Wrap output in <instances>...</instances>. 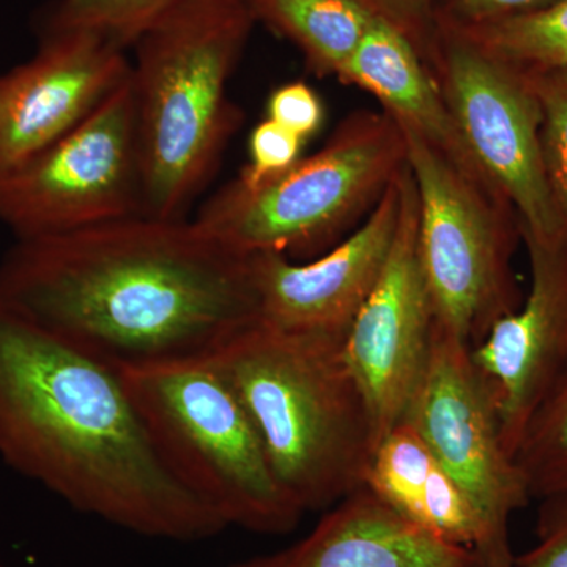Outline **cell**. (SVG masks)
Segmentation results:
<instances>
[{
	"label": "cell",
	"mask_w": 567,
	"mask_h": 567,
	"mask_svg": "<svg viewBox=\"0 0 567 567\" xmlns=\"http://www.w3.org/2000/svg\"><path fill=\"white\" fill-rule=\"evenodd\" d=\"M0 303L117 371L210 357L260 319L251 256L151 215L20 238Z\"/></svg>",
	"instance_id": "obj_1"
},
{
	"label": "cell",
	"mask_w": 567,
	"mask_h": 567,
	"mask_svg": "<svg viewBox=\"0 0 567 567\" xmlns=\"http://www.w3.org/2000/svg\"><path fill=\"white\" fill-rule=\"evenodd\" d=\"M0 458L134 535L197 543L227 528L166 464L121 372L3 303Z\"/></svg>",
	"instance_id": "obj_2"
},
{
	"label": "cell",
	"mask_w": 567,
	"mask_h": 567,
	"mask_svg": "<svg viewBox=\"0 0 567 567\" xmlns=\"http://www.w3.org/2000/svg\"><path fill=\"white\" fill-rule=\"evenodd\" d=\"M342 346L344 339L259 319L210 354L245 406L276 481L305 514L363 487L375 450Z\"/></svg>",
	"instance_id": "obj_3"
},
{
	"label": "cell",
	"mask_w": 567,
	"mask_h": 567,
	"mask_svg": "<svg viewBox=\"0 0 567 567\" xmlns=\"http://www.w3.org/2000/svg\"><path fill=\"white\" fill-rule=\"evenodd\" d=\"M254 20L246 0H182L134 44L145 215L185 218L241 125L229 81Z\"/></svg>",
	"instance_id": "obj_4"
},
{
	"label": "cell",
	"mask_w": 567,
	"mask_h": 567,
	"mask_svg": "<svg viewBox=\"0 0 567 567\" xmlns=\"http://www.w3.org/2000/svg\"><path fill=\"white\" fill-rule=\"evenodd\" d=\"M406 166L401 126L385 111L347 115L327 144L262 185L233 181L194 221L241 256H320L374 210Z\"/></svg>",
	"instance_id": "obj_5"
},
{
	"label": "cell",
	"mask_w": 567,
	"mask_h": 567,
	"mask_svg": "<svg viewBox=\"0 0 567 567\" xmlns=\"http://www.w3.org/2000/svg\"><path fill=\"white\" fill-rule=\"evenodd\" d=\"M118 372L166 464L227 528L286 535L297 527L305 513L276 481L245 406L212 357Z\"/></svg>",
	"instance_id": "obj_6"
},
{
	"label": "cell",
	"mask_w": 567,
	"mask_h": 567,
	"mask_svg": "<svg viewBox=\"0 0 567 567\" xmlns=\"http://www.w3.org/2000/svg\"><path fill=\"white\" fill-rule=\"evenodd\" d=\"M402 133L416 186L417 248L435 322L475 349L524 300L513 270L520 223L491 185L415 133Z\"/></svg>",
	"instance_id": "obj_7"
},
{
	"label": "cell",
	"mask_w": 567,
	"mask_h": 567,
	"mask_svg": "<svg viewBox=\"0 0 567 567\" xmlns=\"http://www.w3.org/2000/svg\"><path fill=\"white\" fill-rule=\"evenodd\" d=\"M425 66L477 169L516 212L520 235L567 238L544 167L539 104L527 80L443 24Z\"/></svg>",
	"instance_id": "obj_8"
},
{
	"label": "cell",
	"mask_w": 567,
	"mask_h": 567,
	"mask_svg": "<svg viewBox=\"0 0 567 567\" xmlns=\"http://www.w3.org/2000/svg\"><path fill=\"white\" fill-rule=\"evenodd\" d=\"M145 215L132 76L81 125L0 173V223L20 238Z\"/></svg>",
	"instance_id": "obj_9"
},
{
	"label": "cell",
	"mask_w": 567,
	"mask_h": 567,
	"mask_svg": "<svg viewBox=\"0 0 567 567\" xmlns=\"http://www.w3.org/2000/svg\"><path fill=\"white\" fill-rule=\"evenodd\" d=\"M472 347L434 322L431 353L402 423L434 454L483 517L495 567H514L511 518L528 505L527 483L507 453L498 413Z\"/></svg>",
	"instance_id": "obj_10"
},
{
	"label": "cell",
	"mask_w": 567,
	"mask_h": 567,
	"mask_svg": "<svg viewBox=\"0 0 567 567\" xmlns=\"http://www.w3.org/2000/svg\"><path fill=\"white\" fill-rule=\"evenodd\" d=\"M434 322L417 248L416 186L406 162L393 248L342 346L368 404L375 447L404 421L427 365Z\"/></svg>",
	"instance_id": "obj_11"
},
{
	"label": "cell",
	"mask_w": 567,
	"mask_h": 567,
	"mask_svg": "<svg viewBox=\"0 0 567 567\" xmlns=\"http://www.w3.org/2000/svg\"><path fill=\"white\" fill-rule=\"evenodd\" d=\"M39 50L0 74V173L81 125L132 76L126 48L100 33L40 28Z\"/></svg>",
	"instance_id": "obj_12"
},
{
	"label": "cell",
	"mask_w": 567,
	"mask_h": 567,
	"mask_svg": "<svg viewBox=\"0 0 567 567\" xmlns=\"http://www.w3.org/2000/svg\"><path fill=\"white\" fill-rule=\"evenodd\" d=\"M522 241L532 270L528 295L472 350L513 457L529 420L567 364V238L522 235Z\"/></svg>",
	"instance_id": "obj_13"
},
{
	"label": "cell",
	"mask_w": 567,
	"mask_h": 567,
	"mask_svg": "<svg viewBox=\"0 0 567 567\" xmlns=\"http://www.w3.org/2000/svg\"><path fill=\"white\" fill-rule=\"evenodd\" d=\"M404 169L364 223L311 262L297 264L279 254L251 256L264 322L295 333L346 339L393 248Z\"/></svg>",
	"instance_id": "obj_14"
},
{
	"label": "cell",
	"mask_w": 567,
	"mask_h": 567,
	"mask_svg": "<svg viewBox=\"0 0 567 567\" xmlns=\"http://www.w3.org/2000/svg\"><path fill=\"white\" fill-rule=\"evenodd\" d=\"M229 567L481 566L470 551L425 535L361 487L292 546Z\"/></svg>",
	"instance_id": "obj_15"
},
{
	"label": "cell",
	"mask_w": 567,
	"mask_h": 567,
	"mask_svg": "<svg viewBox=\"0 0 567 567\" xmlns=\"http://www.w3.org/2000/svg\"><path fill=\"white\" fill-rule=\"evenodd\" d=\"M363 487L425 535L464 548L481 567H495L483 517L409 424L380 440Z\"/></svg>",
	"instance_id": "obj_16"
},
{
	"label": "cell",
	"mask_w": 567,
	"mask_h": 567,
	"mask_svg": "<svg viewBox=\"0 0 567 567\" xmlns=\"http://www.w3.org/2000/svg\"><path fill=\"white\" fill-rule=\"evenodd\" d=\"M336 78L371 93L402 130L415 133L466 173L491 185L465 147L427 66L393 29L375 21Z\"/></svg>",
	"instance_id": "obj_17"
},
{
	"label": "cell",
	"mask_w": 567,
	"mask_h": 567,
	"mask_svg": "<svg viewBox=\"0 0 567 567\" xmlns=\"http://www.w3.org/2000/svg\"><path fill=\"white\" fill-rule=\"evenodd\" d=\"M254 20L293 43L317 76H338L374 18L352 0H246Z\"/></svg>",
	"instance_id": "obj_18"
},
{
	"label": "cell",
	"mask_w": 567,
	"mask_h": 567,
	"mask_svg": "<svg viewBox=\"0 0 567 567\" xmlns=\"http://www.w3.org/2000/svg\"><path fill=\"white\" fill-rule=\"evenodd\" d=\"M456 29L524 76L567 69V0H554L513 17Z\"/></svg>",
	"instance_id": "obj_19"
},
{
	"label": "cell",
	"mask_w": 567,
	"mask_h": 567,
	"mask_svg": "<svg viewBox=\"0 0 567 567\" xmlns=\"http://www.w3.org/2000/svg\"><path fill=\"white\" fill-rule=\"evenodd\" d=\"M514 458L532 499L567 498V364L525 427Z\"/></svg>",
	"instance_id": "obj_20"
},
{
	"label": "cell",
	"mask_w": 567,
	"mask_h": 567,
	"mask_svg": "<svg viewBox=\"0 0 567 567\" xmlns=\"http://www.w3.org/2000/svg\"><path fill=\"white\" fill-rule=\"evenodd\" d=\"M178 2L182 0H58L43 11L39 25L100 33L128 50Z\"/></svg>",
	"instance_id": "obj_21"
},
{
	"label": "cell",
	"mask_w": 567,
	"mask_h": 567,
	"mask_svg": "<svg viewBox=\"0 0 567 567\" xmlns=\"http://www.w3.org/2000/svg\"><path fill=\"white\" fill-rule=\"evenodd\" d=\"M524 78L539 104L544 167L551 194L567 224V69Z\"/></svg>",
	"instance_id": "obj_22"
},
{
	"label": "cell",
	"mask_w": 567,
	"mask_h": 567,
	"mask_svg": "<svg viewBox=\"0 0 567 567\" xmlns=\"http://www.w3.org/2000/svg\"><path fill=\"white\" fill-rule=\"evenodd\" d=\"M305 144L306 141L297 134L265 118L252 130L249 137V163L235 181L249 188L274 181L300 162Z\"/></svg>",
	"instance_id": "obj_23"
},
{
	"label": "cell",
	"mask_w": 567,
	"mask_h": 567,
	"mask_svg": "<svg viewBox=\"0 0 567 567\" xmlns=\"http://www.w3.org/2000/svg\"><path fill=\"white\" fill-rule=\"evenodd\" d=\"M375 21L382 22L404 37L420 55L427 61L434 47L439 22L435 0H352Z\"/></svg>",
	"instance_id": "obj_24"
},
{
	"label": "cell",
	"mask_w": 567,
	"mask_h": 567,
	"mask_svg": "<svg viewBox=\"0 0 567 567\" xmlns=\"http://www.w3.org/2000/svg\"><path fill=\"white\" fill-rule=\"evenodd\" d=\"M323 104L311 85L303 81L287 82L271 93L267 118L297 134L303 141L319 133L323 123Z\"/></svg>",
	"instance_id": "obj_25"
},
{
	"label": "cell",
	"mask_w": 567,
	"mask_h": 567,
	"mask_svg": "<svg viewBox=\"0 0 567 567\" xmlns=\"http://www.w3.org/2000/svg\"><path fill=\"white\" fill-rule=\"evenodd\" d=\"M550 2L554 0H435L436 22L451 28H472Z\"/></svg>",
	"instance_id": "obj_26"
},
{
	"label": "cell",
	"mask_w": 567,
	"mask_h": 567,
	"mask_svg": "<svg viewBox=\"0 0 567 567\" xmlns=\"http://www.w3.org/2000/svg\"><path fill=\"white\" fill-rule=\"evenodd\" d=\"M539 543L522 557L514 567H567V505L540 503Z\"/></svg>",
	"instance_id": "obj_27"
},
{
	"label": "cell",
	"mask_w": 567,
	"mask_h": 567,
	"mask_svg": "<svg viewBox=\"0 0 567 567\" xmlns=\"http://www.w3.org/2000/svg\"><path fill=\"white\" fill-rule=\"evenodd\" d=\"M547 503H558V505H567V498L566 499H559V502H547Z\"/></svg>",
	"instance_id": "obj_28"
}]
</instances>
